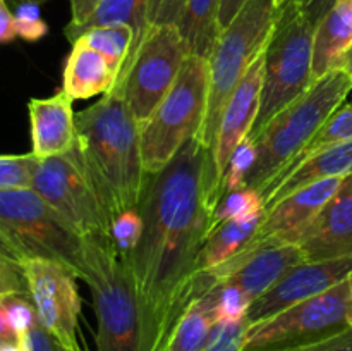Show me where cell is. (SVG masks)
I'll return each instance as SVG.
<instances>
[{
    "mask_svg": "<svg viewBox=\"0 0 352 351\" xmlns=\"http://www.w3.org/2000/svg\"><path fill=\"white\" fill-rule=\"evenodd\" d=\"M220 200L213 153L198 136L148 174L136 209L143 234L122 258L140 301L143 351H160L186 310L215 286L199 258Z\"/></svg>",
    "mask_w": 352,
    "mask_h": 351,
    "instance_id": "1",
    "label": "cell"
},
{
    "mask_svg": "<svg viewBox=\"0 0 352 351\" xmlns=\"http://www.w3.org/2000/svg\"><path fill=\"white\" fill-rule=\"evenodd\" d=\"M74 150L110 222L140 205L148 172L141 157V126L112 89L76 114Z\"/></svg>",
    "mask_w": 352,
    "mask_h": 351,
    "instance_id": "2",
    "label": "cell"
},
{
    "mask_svg": "<svg viewBox=\"0 0 352 351\" xmlns=\"http://www.w3.org/2000/svg\"><path fill=\"white\" fill-rule=\"evenodd\" d=\"M352 92V71L337 67L315 79L291 105L277 114L254 138L256 162L246 186L261 189L270 182L320 131Z\"/></svg>",
    "mask_w": 352,
    "mask_h": 351,
    "instance_id": "3",
    "label": "cell"
},
{
    "mask_svg": "<svg viewBox=\"0 0 352 351\" xmlns=\"http://www.w3.org/2000/svg\"><path fill=\"white\" fill-rule=\"evenodd\" d=\"M85 282L96 313V351H143V319L126 262L110 236L86 237Z\"/></svg>",
    "mask_w": 352,
    "mask_h": 351,
    "instance_id": "4",
    "label": "cell"
},
{
    "mask_svg": "<svg viewBox=\"0 0 352 351\" xmlns=\"http://www.w3.org/2000/svg\"><path fill=\"white\" fill-rule=\"evenodd\" d=\"M277 12V0H248L232 23L220 33L210 55L208 105L198 138L212 153L223 107L267 47Z\"/></svg>",
    "mask_w": 352,
    "mask_h": 351,
    "instance_id": "5",
    "label": "cell"
},
{
    "mask_svg": "<svg viewBox=\"0 0 352 351\" xmlns=\"http://www.w3.org/2000/svg\"><path fill=\"white\" fill-rule=\"evenodd\" d=\"M316 26L296 0L278 7L265 48V78L260 112L250 138L254 140L280 110L313 85V40Z\"/></svg>",
    "mask_w": 352,
    "mask_h": 351,
    "instance_id": "6",
    "label": "cell"
},
{
    "mask_svg": "<svg viewBox=\"0 0 352 351\" xmlns=\"http://www.w3.org/2000/svg\"><path fill=\"white\" fill-rule=\"evenodd\" d=\"M0 231L23 260L57 262L85 281L88 275L86 237L31 188L0 191Z\"/></svg>",
    "mask_w": 352,
    "mask_h": 351,
    "instance_id": "7",
    "label": "cell"
},
{
    "mask_svg": "<svg viewBox=\"0 0 352 351\" xmlns=\"http://www.w3.org/2000/svg\"><path fill=\"white\" fill-rule=\"evenodd\" d=\"M210 61L188 55L160 105L141 126V157L148 174L164 169L201 131L208 105Z\"/></svg>",
    "mask_w": 352,
    "mask_h": 351,
    "instance_id": "8",
    "label": "cell"
},
{
    "mask_svg": "<svg viewBox=\"0 0 352 351\" xmlns=\"http://www.w3.org/2000/svg\"><path fill=\"white\" fill-rule=\"evenodd\" d=\"M352 291L342 281L261 322L250 323L244 351H285L332 339L351 330Z\"/></svg>",
    "mask_w": 352,
    "mask_h": 351,
    "instance_id": "9",
    "label": "cell"
},
{
    "mask_svg": "<svg viewBox=\"0 0 352 351\" xmlns=\"http://www.w3.org/2000/svg\"><path fill=\"white\" fill-rule=\"evenodd\" d=\"M188 55L175 24H151L138 50L124 64L113 89L124 96L140 126L170 92Z\"/></svg>",
    "mask_w": 352,
    "mask_h": 351,
    "instance_id": "10",
    "label": "cell"
},
{
    "mask_svg": "<svg viewBox=\"0 0 352 351\" xmlns=\"http://www.w3.org/2000/svg\"><path fill=\"white\" fill-rule=\"evenodd\" d=\"M31 189L60 213L81 236H110V222L78 153L38 158Z\"/></svg>",
    "mask_w": 352,
    "mask_h": 351,
    "instance_id": "11",
    "label": "cell"
},
{
    "mask_svg": "<svg viewBox=\"0 0 352 351\" xmlns=\"http://www.w3.org/2000/svg\"><path fill=\"white\" fill-rule=\"evenodd\" d=\"M38 322L69 351H82L78 337L81 298L78 277L57 262L28 258L21 265Z\"/></svg>",
    "mask_w": 352,
    "mask_h": 351,
    "instance_id": "12",
    "label": "cell"
},
{
    "mask_svg": "<svg viewBox=\"0 0 352 351\" xmlns=\"http://www.w3.org/2000/svg\"><path fill=\"white\" fill-rule=\"evenodd\" d=\"M301 250L294 243L265 241L248 244L239 255L220 267L206 270L212 281H226L243 289L251 301L270 291L289 270L302 264Z\"/></svg>",
    "mask_w": 352,
    "mask_h": 351,
    "instance_id": "13",
    "label": "cell"
},
{
    "mask_svg": "<svg viewBox=\"0 0 352 351\" xmlns=\"http://www.w3.org/2000/svg\"><path fill=\"white\" fill-rule=\"evenodd\" d=\"M351 272L352 257L325 262H302L289 270L270 291L254 299L248 310V322H261L298 303L315 298L346 281Z\"/></svg>",
    "mask_w": 352,
    "mask_h": 351,
    "instance_id": "14",
    "label": "cell"
},
{
    "mask_svg": "<svg viewBox=\"0 0 352 351\" xmlns=\"http://www.w3.org/2000/svg\"><path fill=\"white\" fill-rule=\"evenodd\" d=\"M306 262L352 257V174L322 212L291 240Z\"/></svg>",
    "mask_w": 352,
    "mask_h": 351,
    "instance_id": "15",
    "label": "cell"
},
{
    "mask_svg": "<svg viewBox=\"0 0 352 351\" xmlns=\"http://www.w3.org/2000/svg\"><path fill=\"white\" fill-rule=\"evenodd\" d=\"M263 78L265 50L258 55L256 61L248 69L244 78L241 79L237 88L234 89L230 98L227 100L222 117H220L215 150H213V160H215V171L220 186H222L223 172H226L227 164H229L230 155L239 147L241 141L250 136L254 123H256L258 112H260Z\"/></svg>",
    "mask_w": 352,
    "mask_h": 351,
    "instance_id": "16",
    "label": "cell"
},
{
    "mask_svg": "<svg viewBox=\"0 0 352 351\" xmlns=\"http://www.w3.org/2000/svg\"><path fill=\"white\" fill-rule=\"evenodd\" d=\"M346 178H330L311 182L298 191L291 193L267 210L263 224L250 244L265 241H284L291 243L292 237L305 226H308L323 206L337 195Z\"/></svg>",
    "mask_w": 352,
    "mask_h": 351,
    "instance_id": "17",
    "label": "cell"
},
{
    "mask_svg": "<svg viewBox=\"0 0 352 351\" xmlns=\"http://www.w3.org/2000/svg\"><path fill=\"white\" fill-rule=\"evenodd\" d=\"M74 100L58 89L48 98L28 102L31 124V153L38 158L67 153L76 145Z\"/></svg>",
    "mask_w": 352,
    "mask_h": 351,
    "instance_id": "18",
    "label": "cell"
},
{
    "mask_svg": "<svg viewBox=\"0 0 352 351\" xmlns=\"http://www.w3.org/2000/svg\"><path fill=\"white\" fill-rule=\"evenodd\" d=\"M349 174H352V140L315 151L294 169L274 178L258 191L263 196L265 209L268 210L282 198L311 182L330 178H347Z\"/></svg>",
    "mask_w": 352,
    "mask_h": 351,
    "instance_id": "19",
    "label": "cell"
},
{
    "mask_svg": "<svg viewBox=\"0 0 352 351\" xmlns=\"http://www.w3.org/2000/svg\"><path fill=\"white\" fill-rule=\"evenodd\" d=\"M352 50V0H337L315 30L313 78L342 67Z\"/></svg>",
    "mask_w": 352,
    "mask_h": 351,
    "instance_id": "20",
    "label": "cell"
},
{
    "mask_svg": "<svg viewBox=\"0 0 352 351\" xmlns=\"http://www.w3.org/2000/svg\"><path fill=\"white\" fill-rule=\"evenodd\" d=\"M62 79V89L72 100L91 98L102 93L107 95L117 85V74L109 62L81 40L72 43Z\"/></svg>",
    "mask_w": 352,
    "mask_h": 351,
    "instance_id": "21",
    "label": "cell"
},
{
    "mask_svg": "<svg viewBox=\"0 0 352 351\" xmlns=\"http://www.w3.org/2000/svg\"><path fill=\"white\" fill-rule=\"evenodd\" d=\"M267 217V209L258 210L250 215L227 220L210 233L199 258L201 272L220 267L230 258L239 255L256 236L258 229Z\"/></svg>",
    "mask_w": 352,
    "mask_h": 351,
    "instance_id": "22",
    "label": "cell"
},
{
    "mask_svg": "<svg viewBox=\"0 0 352 351\" xmlns=\"http://www.w3.org/2000/svg\"><path fill=\"white\" fill-rule=\"evenodd\" d=\"M220 3L222 0H186L179 19L175 21L189 55L210 58L220 33Z\"/></svg>",
    "mask_w": 352,
    "mask_h": 351,
    "instance_id": "23",
    "label": "cell"
},
{
    "mask_svg": "<svg viewBox=\"0 0 352 351\" xmlns=\"http://www.w3.org/2000/svg\"><path fill=\"white\" fill-rule=\"evenodd\" d=\"M217 317L205 295L184 312L160 351H203L215 334Z\"/></svg>",
    "mask_w": 352,
    "mask_h": 351,
    "instance_id": "24",
    "label": "cell"
},
{
    "mask_svg": "<svg viewBox=\"0 0 352 351\" xmlns=\"http://www.w3.org/2000/svg\"><path fill=\"white\" fill-rule=\"evenodd\" d=\"M113 24H126L133 30L134 43L131 50L129 58L143 41L144 34L150 30V21H148V0H102L93 16L79 28L71 38V43L78 41L81 34L96 26H113ZM127 58V61H129ZM126 61V62H127Z\"/></svg>",
    "mask_w": 352,
    "mask_h": 351,
    "instance_id": "25",
    "label": "cell"
},
{
    "mask_svg": "<svg viewBox=\"0 0 352 351\" xmlns=\"http://www.w3.org/2000/svg\"><path fill=\"white\" fill-rule=\"evenodd\" d=\"M79 40L85 41L95 52H98L109 62V65L113 69L117 78H119L120 71H122L124 64H126V61L131 55V50H133L134 33L126 24L96 26L86 31L85 34H81Z\"/></svg>",
    "mask_w": 352,
    "mask_h": 351,
    "instance_id": "26",
    "label": "cell"
},
{
    "mask_svg": "<svg viewBox=\"0 0 352 351\" xmlns=\"http://www.w3.org/2000/svg\"><path fill=\"white\" fill-rule=\"evenodd\" d=\"M352 140V102L349 103H342L332 116L329 117L325 124L320 127L318 133L311 138L308 145L278 172L277 176L285 174L289 172L291 169H294L296 165L301 164L302 160L313 155L315 151L322 150V148L330 147V145H336V143H342V141H349ZM275 176V178H277Z\"/></svg>",
    "mask_w": 352,
    "mask_h": 351,
    "instance_id": "27",
    "label": "cell"
},
{
    "mask_svg": "<svg viewBox=\"0 0 352 351\" xmlns=\"http://www.w3.org/2000/svg\"><path fill=\"white\" fill-rule=\"evenodd\" d=\"M205 296L213 305L219 323L237 322L241 319H246L248 310L253 305V301L248 298L243 289L226 281L217 282Z\"/></svg>",
    "mask_w": 352,
    "mask_h": 351,
    "instance_id": "28",
    "label": "cell"
},
{
    "mask_svg": "<svg viewBox=\"0 0 352 351\" xmlns=\"http://www.w3.org/2000/svg\"><path fill=\"white\" fill-rule=\"evenodd\" d=\"M265 209L263 196L258 189L244 186V188L236 189V191L226 193L217 205L215 213H213L212 220V231L219 227L220 224L227 222V220L237 219V217L250 215V213L258 212V210Z\"/></svg>",
    "mask_w": 352,
    "mask_h": 351,
    "instance_id": "29",
    "label": "cell"
},
{
    "mask_svg": "<svg viewBox=\"0 0 352 351\" xmlns=\"http://www.w3.org/2000/svg\"><path fill=\"white\" fill-rule=\"evenodd\" d=\"M254 162H256V143L250 136L241 141L239 147L230 155L229 164L222 179V196L226 193L236 191L246 186V179L250 172L253 171Z\"/></svg>",
    "mask_w": 352,
    "mask_h": 351,
    "instance_id": "30",
    "label": "cell"
},
{
    "mask_svg": "<svg viewBox=\"0 0 352 351\" xmlns=\"http://www.w3.org/2000/svg\"><path fill=\"white\" fill-rule=\"evenodd\" d=\"M36 157L33 153H0V191L2 189L31 188Z\"/></svg>",
    "mask_w": 352,
    "mask_h": 351,
    "instance_id": "31",
    "label": "cell"
},
{
    "mask_svg": "<svg viewBox=\"0 0 352 351\" xmlns=\"http://www.w3.org/2000/svg\"><path fill=\"white\" fill-rule=\"evenodd\" d=\"M143 234V219L136 209L126 210L112 220L110 226V237L119 251L120 258L129 257L138 246Z\"/></svg>",
    "mask_w": 352,
    "mask_h": 351,
    "instance_id": "32",
    "label": "cell"
},
{
    "mask_svg": "<svg viewBox=\"0 0 352 351\" xmlns=\"http://www.w3.org/2000/svg\"><path fill=\"white\" fill-rule=\"evenodd\" d=\"M2 306L9 327L16 334L17 339L24 336L36 323V310H34L30 295L9 296V298L2 299Z\"/></svg>",
    "mask_w": 352,
    "mask_h": 351,
    "instance_id": "33",
    "label": "cell"
},
{
    "mask_svg": "<svg viewBox=\"0 0 352 351\" xmlns=\"http://www.w3.org/2000/svg\"><path fill=\"white\" fill-rule=\"evenodd\" d=\"M14 21H16L17 36L24 41H40L47 36L48 24L41 17L40 6L34 2H19L16 3L14 10Z\"/></svg>",
    "mask_w": 352,
    "mask_h": 351,
    "instance_id": "34",
    "label": "cell"
},
{
    "mask_svg": "<svg viewBox=\"0 0 352 351\" xmlns=\"http://www.w3.org/2000/svg\"><path fill=\"white\" fill-rule=\"evenodd\" d=\"M248 327H250L248 319L219 323L212 341L203 351H244V337H246Z\"/></svg>",
    "mask_w": 352,
    "mask_h": 351,
    "instance_id": "35",
    "label": "cell"
},
{
    "mask_svg": "<svg viewBox=\"0 0 352 351\" xmlns=\"http://www.w3.org/2000/svg\"><path fill=\"white\" fill-rule=\"evenodd\" d=\"M14 295H28V284L21 265L0 260V301Z\"/></svg>",
    "mask_w": 352,
    "mask_h": 351,
    "instance_id": "36",
    "label": "cell"
},
{
    "mask_svg": "<svg viewBox=\"0 0 352 351\" xmlns=\"http://www.w3.org/2000/svg\"><path fill=\"white\" fill-rule=\"evenodd\" d=\"M19 341L24 351H69L38 320L24 336L19 337Z\"/></svg>",
    "mask_w": 352,
    "mask_h": 351,
    "instance_id": "37",
    "label": "cell"
},
{
    "mask_svg": "<svg viewBox=\"0 0 352 351\" xmlns=\"http://www.w3.org/2000/svg\"><path fill=\"white\" fill-rule=\"evenodd\" d=\"M100 2L102 0H69V3H71V21H69V24L64 30L67 40H71L76 31L93 16Z\"/></svg>",
    "mask_w": 352,
    "mask_h": 351,
    "instance_id": "38",
    "label": "cell"
},
{
    "mask_svg": "<svg viewBox=\"0 0 352 351\" xmlns=\"http://www.w3.org/2000/svg\"><path fill=\"white\" fill-rule=\"evenodd\" d=\"M285 351H352V329L340 334V336L332 337V339L322 341V343H315L309 344V346Z\"/></svg>",
    "mask_w": 352,
    "mask_h": 351,
    "instance_id": "39",
    "label": "cell"
},
{
    "mask_svg": "<svg viewBox=\"0 0 352 351\" xmlns=\"http://www.w3.org/2000/svg\"><path fill=\"white\" fill-rule=\"evenodd\" d=\"M299 3V7L302 9V12L306 14L309 21H311L315 26H318L320 21L327 16L330 9L336 6L337 0H296Z\"/></svg>",
    "mask_w": 352,
    "mask_h": 351,
    "instance_id": "40",
    "label": "cell"
},
{
    "mask_svg": "<svg viewBox=\"0 0 352 351\" xmlns=\"http://www.w3.org/2000/svg\"><path fill=\"white\" fill-rule=\"evenodd\" d=\"M16 38V21L9 7V0H0V43H10Z\"/></svg>",
    "mask_w": 352,
    "mask_h": 351,
    "instance_id": "41",
    "label": "cell"
},
{
    "mask_svg": "<svg viewBox=\"0 0 352 351\" xmlns=\"http://www.w3.org/2000/svg\"><path fill=\"white\" fill-rule=\"evenodd\" d=\"M186 0H164L155 24H175L184 7Z\"/></svg>",
    "mask_w": 352,
    "mask_h": 351,
    "instance_id": "42",
    "label": "cell"
},
{
    "mask_svg": "<svg viewBox=\"0 0 352 351\" xmlns=\"http://www.w3.org/2000/svg\"><path fill=\"white\" fill-rule=\"evenodd\" d=\"M246 2L248 0H222V3H220V14H219L220 30L223 31L230 23H232L234 17L239 14V10L243 9Z\"/></svg>",
    "mask_w": 352,
    "mask_h": 351,
    "instance_id": "43",
    "label": "cell"
},
{
    "mask_svg": "<svg viewBox=\"0 0 352 351\" xmlns=\"http://www.w3.org/2000/svg\"><path fill=\"white\" fill-rule=\"evenodd\" d=\"M0 260L10 262V264L16 265H23L24 262L21 253L17 251V248L12 244V241H10L2 231H0Z\"/></svg>",
    "mask_w": 352,
    "mask_h": 351,
    "instance_id": "44",
    "label": "cell"
},
{
    "mask_svg": "<svg viewBox=\"0 0 352 351\" xmlns=\"http://www.w3.org/2000/svg\"><path fill=\"white\" fill-rule=\"evenodd\" d=\"M2 339H17L16 334L9 327V322L6 319V312H3L2 301H0V341Z\"/></svg>",
    "mask_w": 352,
    "mask_h": 351,
    "instance_id": "45",
    "label": "cell"
},
{
    "mask_svg": "<svg viewBox=\"0 0 352 351\" xmlns=\"http://www.w3.org/2000/svg\"><path fill=\"white\" fill-rule=\"evenodd\" d=\"M162 3H164V0H148V21H150V26L157 21Z\"/></svg>",
    "mask_w": 352,
    "mask_h": 351,
    "instance_id": "46",
    "label": "cell"
},
{
    "mask_svg": "<svg viewBox=\"0 0 352 351\" xmlns=\"http://www.w3.org/2000/svg\"><path fill=\"white\" fill-rule=\"evenodd\" d=\"M0 351H24L19 339H2L0 341Z\"/></svg>",
    "mask_w": 352,
    "mask_h": 351,
    "instance_id": "47",
    "label": "cell"
},
{
    "mask_svg": "<svg viewBox=\"0 0 352 351\" xmlns=\"http://www.w3.org/2000/svg\"><path fill=\"white\" fill-rule=\"evenodd\" d=\"M342 67H347V69H351V71H352V50H351V54L347 55V58H346V62H344Z\"/></svg>",
    "mask_w": 352,
    "mask_h": 351,
    "instance_id": "48",
    "label": "cell"
},
{
    "mask_svg": "<svg viewBox=\"0 0 352 351\" xmlns=\"http://www.w3.org/2000/svg\"><path fill=\"white\" fill-rule=\"evenodd\" d=\"M14 2H16V3H19V2H34V3H38V6H40V3L47 2V0H14Z\"/></svg>",
    "mask_w": 352,
    "mask_h": 351,
    "instance_id": "49",
    "label": "cell"
},
{
    "mask_svg": "<svg viewBox=\"0 0 352 351\" xmlns=\"http://www.w3.org/2000/svg\"><path fill=\"white\" fill-rule=\"evenodd\" d=\"M285 2H289V0H277V6H278V7H280V6H284Z\"/></svg>",
    "mask_w": 352,
    "mask_h": 351,
    "instance_id": "50",
    "label": "cell"
},
{
    "mask_svg": "<svg viewBox=\"0 0 352 351\" xmlns=\"http://www.w3.org/2000/svg\"><path fill=\"white\" fill-rule=\"evenodd\" d=\"M347 281H349V286H351V291H352V272H351V275H349V277H347Z\"/></svg>",
    "mask_w": 352,
    "mask_h": 351,
    "instance_id": "51",
    "label": "cell"
},
{
    "mask_svg": "<svg viewBox=\"0 0 352 351\" xmlns=\"http://www.w3.org/2000/svg\"><path fill=\"white\" fill-rule=\"evenodd\" d=\"M351 329H352V319H351Z\"/></svg>",
    "mask_w": 352,
    "mask_h": 351,
    "instance_id": "52",
    "label": "cell"
}]
</instances>
